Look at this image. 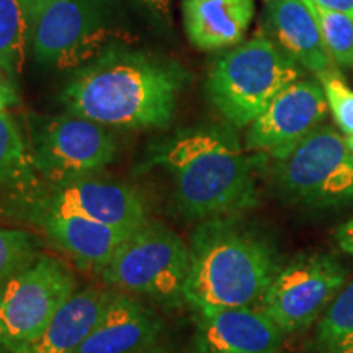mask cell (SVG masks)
<instances>
[{
    "instance_id": "31",
    "label": "cell",
    "mask_w": 353,
    "mask_h": 353,
    "mask_svg": "<svg viewBox=\"0 0 353 353\" xmlns=\"http://www.w3.org/2000/svg\"><path fill=\"white\" fill-rule=\"evenodd\" d=\"M345 143L348 145V149H350L352 154H353V134L352 136H345Z\"/></svg>"
},
{
    "instance_id": "24",
    "label": "cell",
    "mask_w": 353,
    "mask_h": 353,
    "mask_svg": "<svg viewBox=\"0 0 353 353\" xmlns=\"http://www.w3.org/2000/svg\"><path fill=\"white\" fill-rule=\"evenodd\" d=\"M324 88L327 107L335 125L345 136L353 134V90L343 82L337 70L319 79Z\"/></svg>"
},
{
    "instance_id": "7",
    "label": "cell",
    "mask_w": 353,
    "mask_h": 353,
    "mask_svg": "<svg viewBox=\"0 0 353 353\" xmlns=\"http://www.w3.org/2000/svg\"><path fill=\"white\" fill-rule=\"evenodd\" d=\"M272 172L278 193L294 205L327 208L353 201V154L345 136L324 123L273 161Z\"/></svg>"
},
{
    "instance_id": "15",
    "label": "cell",
    "mask_w": 353,
    "mask_h": 353,
    "mask_svg": "<svg viewBox=\"0 0 353 353\" xmlns=\"http://www.w3.org/2000/svg\"><path fill=\"white\" fill-rule=\"evenodd\" d=\"M263 20L268 38L304 70L319 79L337 70L309 0H268Z\"/></svg>"
},
{
    "instance_id": "17",
    "label": "cell",
    "mask_w": 353,
    "mask_h": 353,
    "mask_svg": "<svg viewBox=\"0 0 353 353\" xmlns=\"http://www.w3.org/2000/svg\"><path fill=\"white\" fill-rule=\"evenodd\" d=\"M182 15L193 46L226 50L244 39L255 15V0H182Z\"/></svg>"
},
{
    "instance_id": "28",
    "label": "cell",
    "mask_w": 353,
    "mask_h": 353,
    "mask_svg": "<svg viewBox=\"0 0 353 353\" xmlns=\"http://www.w3.org/2000/svg\"><path fill=\"white\" fill-rule=\"evenodd\" d=\"M12 205V192L6 183V180L0 176V214L8 216V210Z\"/></svg>"
},
{
    "instance_id": "14",
    "label": "cell",
    "mask_w": 353,
    "mask_h": 353,
    "mask_svg": "<svg viewBox=\"0 0 353 353\" xmlns=\"http://www.w3.org/2000/svg\"><path fill=\"white\" fill-rule=\"evenodd\" d=\"M162 319L123 291H112L99 322L77 353H139L157 345Z\"/></svg>"
},
{
    "instance_id": "6",
    "label": "cell",
    "mask_w": 353,
    "mask_h": 353,
    "mask_svg": "<svg viewBox=\"0 0 353 353\" xmlns=\"http://www.w3.org/2000/svg\"><path fill=\"white\" fill-rule=\"evenodd\" d=\"M188 268V245L182 237L157 221H148L118 247L100 276L117 291L179 307L187 303Z\"/></svg>"
},
{
    "instance_id": "16",
    "label": "cell",
    "mask_w": 353,
    "mask_h": 353,
    "mask_svg": "<svg viewBox=\"0 0 353 353\" xmlns=\"http://www.w3.org/2000/svg\"><path fill=\"white\" fill-rule=\"evenodd\" d=\"M38 224L48 241L83 272L101 273L132 229L108 226L77 214H44ZM136 231V229H134Z\"/></svg>"
},
{
    "instance_id": "12",
    "label": "cell",
    "mask_w": 353,
    "mask_h": 353,
    "mask_svg": "<svg viewBox=\"0 0 353 353\" xmlns=\"http://www.w3.org/2000/svg\"><path fill=\"white\" fill-rule=\"evenodd\" d=\"M327 108L322 83L299 79L280 92L257 120L247 126L245 149L273 161L285 157L324 123Z\"/></svg>"
},
{
    "instance_id": "30",
    "label": "cell",
    "mask_w": 353,
    "mask_h": 353,
    "mask_svg": "<svg viewBox=\"0 0 353 353\" xmlns=\"http://www.w3.org/2000/svg\"><path fill=\"white\" fill-rule=\"evenodd\" d=\"M139 353H172L170 350H167V348H164V347H161L157 343V345H154V347H151V348H148V350H144V352H139Z\"/></svg>"
},
{
    "instance_id": "10",
    "label": "cell",
    "mask_w": 353,
    "mask_h": 353,
    "mask_svg": "<svg viewBox=\"0 0 353 353\" xmlns=\"http://www.w3.org/2000/svg\"><path fill=\"white\" fill-rule=\"evenodd\" d=\"M343 283L345 270L334 257L299 255L280 268L259 309L285 334L298 332L324 314Z\"/></svg>"
},
{
    "instance_id": "3",
    "label": "cell",
    "mask_w": 353,
    "mask_h": 353,
    "mask_svg": "<svg viewBox=\"0 0 353 353\" xmlns=\"http://www.w3.org/2000/svg\"><path fill=\"white\" fill-rule=\"evenodd\" d=\"M185 301L198 314L250 307L280 272L275 247L239 214L201 221L188 244Z\"/></svg>"
},
{
    "instance_id": "18",
    "label": "cell",
    "mask_w": 353,
    "mask_h": 353,
    "mask_svg": "<svg viewBox=\"0 0 353 353\" xmlns=\"http://www.w3.org/2000/svg\"><path fill=\"white\" fill-rule=\"evenodd\" d=\"M112 291L95 286L77 290L37 341L19 353H77L99 322Z\"/></svg>"
},
{
    "instance_id": "5",
    "label": "cell",
    "mask_w": 353,
    "mask_h": 353,
    "mask_svg": "<svg viewBox=\"0 0 353 353\" xmlns=\"http://www.w3.org/2000/svg\"><path fill=\"white\" fill-rule=\"evenodd\" d=\"M304 70L275 41L255 34L221 54L205 82L206 97L234 128H245Z\"/></svg>"
},
{
    "instance_id": "11",
    "label": "cell",
    "mask_w": 353,
    "mask_h": 353,
    "mask_svg": "<svg viewBox=\"0 0 353 353\" xmlns=\"http://www.w3.org/2000/svg\"><path fill=\"white\" fill-rule=\"evenodd\" d=\"M44 214H77L132 231L149 221L145 201L138 190L118 180L100 179L97 174L43 188L19 218L34 221Z\"/></svg>"
},
{
    "instance_id": "29",
    "label": "cell",
    "mask_w": 353,
    "mask_h": 353,
    "mask_svg": "<svg viewBox=\"0 0 353 353\" xmlns=\"http://www.w3.org/2000/svg\"><path fill=\"white\" fill-rule=\"evenodd\" d=\"M145 6H149L154 10L162 13V15H167L170 10V0H141Z\"/></svg>"
},
{
    "instance_id": "9",
    "label": "cell",
    "mask_w": 353,
    "mask_h": 353,
    "mask_svg": "<svg viewBox=\"0 0 353 353\" xmlns=\"http://www.w3.org/2000/svg\"><path fill=\"white\" fill-rule=\"evenodd\" d=\"M30 136L34 167L48 187L99 174L117 156L107 128L72 113L33 120Z\"/></svg>"
},
{
    "instance_id": "21",
    "label": "cell",
    "mask_w": 353,
    "mask_h": 353,
    "mask_svg": "<svg viewBox=\"0 0 353 353\" xmlns=\"http://www.w3.org/2000/svg\"><path fill=\"white\" fill-rule=\"evenodd\" d=\"M316 345L321 353H353V281L339 291L322 314Z\"/></svg>"
},
{
    "instance_id": "32",
    "label": "cell",
    "mask_w": 353,
    "mask_h": 353,
    "mask_svg": "<svg viewBox=\"0 0 353 353\" xmlns=\"http://www.w3.org/2000/svg\"><path fill=\"white\" fill-rule=\"evenodd\" d=\"M3 352H6V348H3L2 345H0V353H3Z\"/></svg>"
},
{
    "instance_id": "26",
    "label": "cell",
    "mask_w": 353,
    "mask_h": 353,
    "mask_svg": "<svg viewBox=\"0 0 353 353\" xmlns=\"http://www.w3.org/2000/svg\"><path fill=\"white\" fill-rule=\"evenodd\" d=\"M335 241L343 252L353 255V219L347 221L341 228L335 231Z\"/></svg>"
},
{
    "instance_id": "25",
    "label": "cell",
    "mask_w": 353,
    "mask_h": 353,
    "mask_svg": "<svg viewBox=\"0 0 353 353\" xmlns=\"http://www.w3.org/2000/svg\"><path fill=\"white\" fill-rule=\"evenodd\" d=\"M17 83L7 76L6 70L0 68V110H7L13 105H19Z\"/></svg>"
},
{
    "instance_id": "1",
    "label": "cell",
    "mask_w": 353,
    "mask_h": 353,
    "mask_svg": "<svg viewBox=\"0 0 353 353\" xmlns=\"http://www.w3.org/2000/svg\"><path fill=\"white\" fill-rule=\"evenodd\" d=\"M188 81L176 61L121 44L77 69L61 101L69 113L103 126L165 128Z\"/></svg>"
},
{
    "instance_id": "19",
    "label": "cell",
    "mask_w": 353,
    "mask_h": 353,
    "mask_svg": "<svg viewBox=\"0 0 353 353\" xmlns=\"http://www.w3.org/2000/svg\"><path fill=\"white\" fill-rule=\"evenodd\" d=\"M0 176L12 192L8 216L19 218L21 211L41 193L43 187L39 185L32 151L7 110H0Z\"/></svg>"
},
{
    "instance_id": "13",
    "label": "cell",
    "mask_w": 353,
    "mask_h": 353,
    "mask_svg": "<svg viewBox=\"0 0 353 353\" xmlns=\"http://www.w3.org/2000/svg\"><path fill=\"white\" fill-rule=\"evenodd\" d=\"M285 332L260 309L201 312L190 353H278Z\"/></svg>"
},
{
    "instance_id": "23",
    "label": "cell",
    "mask_w": 353,
    "mask_h": 353,
    "mask_svg": "<svg viewBox=\"0 0 353 353\" xmlns=\"http://www.w3.org/2000/svg\"><path fill=\"white\" fill-rule=\"evenodd\" d=\"M41 241L25 229L0 226V285L41 254Z\"/></svg>"
},
{
    "instance_id": "2",
    "label": "cell",
    "mask_w": 353,
    "mask_h": 353,
    "mask_svg": "<svg viewBox=\"0 0 353 353\" xmlns=\"http://www.w3.org/2000/svg\"><path fill=\"white\" fill-rule=\"evenodd\" d=\"M263 157L247 156V149L226 128L205 126L165 139L154 162L170 176L174 210L201 223L252 208Z\"/></svg>"
},
{
    "instance_id": "22",
    "label": "cell",
    "mask_w": 353,
    "mask_h": 353,
    "mask_svg": "<svg viewBox=\"0 0 353 353\" xmlns=\"http://www.w3.org/2000/svg\"><path fill=\"white\" fill-rule=\"evenodd\" d=\"M319 21L322 38L334 64L339 69H353V20L343 13L325 10L309 0Z\"/></svg>"
},
{
    "instance_id": "4",
    "label": "cell",
    "mask_w": 353,
    "mask_h": 353,
    "mask_svg": "<svg viewBox=\"0 0 353 353\" xmlns=\"http://www.w3.org/2000/svg\"><path fill=\"white\" fill-rule=\"evenodd\" d=\"M30 51L52 69H81L130 43L114 0H28Z\"/></svg>"
},
{
    "instance_id": "20",
    "label": "cell",
    "mask_w": 353,
    "mask_h": 353,
    "mask_svg": "<svg viewBox=\"0 0 353 353\" xmlns=\"http://www.w3.org/2000/svg\"><path fill=\"white\" fill-rule=\"evenodd\" d=\"M28 50V0H0V68L15 83L23 72Z\"/></svg>"
},
{
    "instance_id": "8",
    "label": "cell",
    "mask_w": 353,
    "mask_h": 353,
    "mask_svg": "<svg viewBox=\"0 0 353 353\" xmlns=\"http://www.w3.org/2000/svg\"><path fill=\"white\" fill-rule=\"evenodd\" d=\"M77 291V278L63 260L41 252L0 285V345L19 353L37 341Z\"/></svg>"
},
{
    "instance_id": "27",
    "label": "cell",
    "mask_w": 353,
    "mask_h": 353,
    "mask_svg": "<svg viewBox=\"0 0 353 353\" xmlns=\"http://www.w3.org/2000/svg\"><path fill=\"white\" fill-rule=\"evenodd\" d=\"M317 7L343 13L353 20V0H312Z\"/></svg>"
}]
</instances>
